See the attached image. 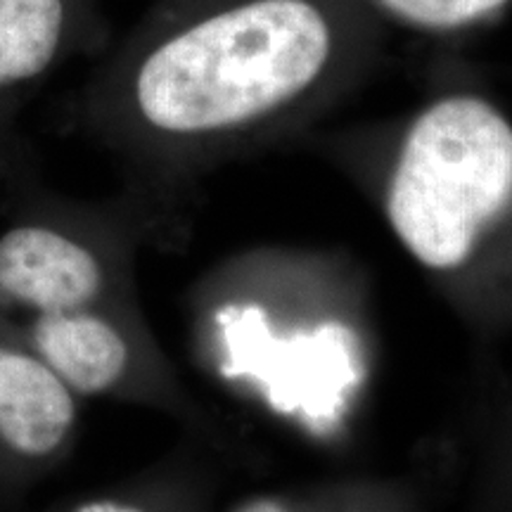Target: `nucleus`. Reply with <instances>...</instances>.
<instances>
[{
  "label": "nucleus",
  "instance_id": "3",
  "mask_svg": "<svg viewBox=\"0 0 512 512\" xmlns=\"http://www.w3.org/2000/svg\"><path fill=\"white\" fill-rule=\"evenodd\" d=\"M195 335L211 373L306 427L344 420L368 377L366 332L344 309H264L216 268L197 285Z\"/></svg>",
  "mask_w": 512,
  "mask_h": 512
},
{
  "label": "nucleus",
  "instance_id": "9",
  "mask_svg": "<svg viewBox=\"0 0 512 512\" xmlns=\"http://www.w3.org/2000/svg\"><path fill=\"white\" fill-rule=\"evenodd\" d=\"M230 512H294L285 498L278 496H252L235 505Z\"/></svg>",
  "mask_w": 512,
  "mask_h": 512
},
{
  "label": "nucleus",
  "instance_id": "6",
  "mask_svg": "<svg viewBox=\"0 0 512 512\" xmlns=\"http://www.w3.org/2000/svg\"><path fill=\"white\" fill-rule=\"evenodd\" d=\"M102 0H0V162L24 138L19 114L69 62L110 48Z\"/></svg>",
  "mask_w": 512,
  "mask_h": 512
},
{
  "label": "nucleus",
  "instance_id": "2",
  "mask_svg": "<svg viewBox=\"0 0 512 512\" xmlns=\"http://www.w3.org/2000/svg\"><path fill=\"white\" fill-rule=\"evenodd\" d=\"M140 245L164 238L133 192L100 202L60 195L27 143L0 162V318L140 304Z\"/></svg>",
  "mask_w": 512,
  "mask_h": 512
},
{
  "label": "nucleus",
  "instance_id": "1",
  "mask_svg": "<svg viewBox=\"0 0 512 512\" xmlns=\"http://www.w3.org/2000/svg\"><path fill=\"white\" fill-rule=\"evenodd\" d=\"M387 24L366 0H152L64 102L166 245L221 166L304 140L366 86Z\"/></svg>",
  "mask_w": 512,
  "mask_h": 512
},
{
  "label": "nucleus",
  "instance_id": "4",
  "mask_svg": "<svg viewBox=\"0 0 512 512\" xmlns=\"http://www.w3.org/2000/svg\"><path fill=\"white\" fill-rule=\"evenodd\" d=\"M81 401L105 399L166 413L200 437L216 434L159 347L143 306H100L29 318H0Z\"/></svg>",
  "mask_w": 512,
  "mask_h": 512
},
{
  "label": "nucleus",
  "instance_id": "7",
  "mask_svg": "<svg viewBox=\"0 0 512 512\" xmlns=\"http://www.w3.org/2000/svg\"><path fill=\"white\" fill-rule=\"evenodd\" d=\"M387 27L430 41H460L501 19L512 0H366Z\"/></svg>",
  "mask_w": 512,
  "mask_h": 512
},
{
  "label": "nucleus",
  "instance_id": "8",
  "mask_svg": "<svg viewBox=\"0 0 512 512\" xmlns=\"http://www.w3.org/2000/svg\"><path fill=\"white\" fill-rule=\"evenodd\" d=\"M183 484V465L166 463L128 484L72 496L41 512H181Z\"/></svg>",
  "mask_w": 512,
  "mask_h": 512
},
{
  "label": "nucleus",
  "instance_id": "5",
  "mask_svg": "<svg viewBox=\"0 0 512 512\" xmlns=\"http://www.w3.org/2000/svg\"><path fill=\"white\" fill-rule=\"evenodd\" d=\"M83 401L0 325V512H17L74 453Z\"/></svg>",
  "mask_w": 512,
  "mask_h": 512
}]
</instances>
